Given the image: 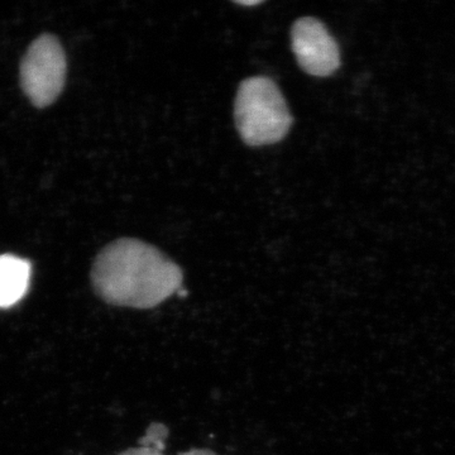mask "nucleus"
I'll list each match as a JSON object with an SVG mask.
<instances>
[{"mask_svg":"<svg viewBox=\"0 0 455 455\" xmlns=\"http://www.w3.org/2000/svg\"><path fill=\"white\" fill-rule=\"evenodd\" d=\"M92 283L113 307L154 309L181 289V267L155 245L134 238L108 244L92 263Z\"/></svg>","mask_w":455,"mask_h":455,"instance_id":"nucleus-1","label":"nucleus"},{"mask_svg":"<svg viewBox=\"0 0 455 455\" xmlns=\"http://www.w3.org/2000/svg\"><path fill=\"white\" fill-rule=\"evenodd\" d=\"M235 122L245 145L260 147L283 140L293 118L277 84L267 76H252L236 90Z\"/></svg>","mask_w":455,"mask_h":455,"instance_id":"nucleus-2","label":"nucleus"},{"mask_svg":"<svg viewBox=\"0 0 455 455\" xmlns=\"http://www.w3.org/2000/svg\"><path fill=\"white\" fill-rule=\"evenodd\" d=\"M66 68L64 49L56 37L42 35L33 42L20 64V85L33 106L49 107L59 98Z\"/></svg>","mask_w":455,"mask_h":455,"instance_id":"nucleus-3","label":"nucleus"},{"mask_svg":"<svg viewBox=\"0 0 455 455\" xmlns=\"http://www.w3.org/2000/svg\"><path fill=\"white\" fill-rule=\"evenodd\" d=\"M291 47L301 70L311 76H331L339 68V46L317 18H299L293 23Z\"/></svg>","mask_w":455,"mask_h":455,"instance_id":"nucleus-4","label":"nucleus"},{"mask_svg":"<svg viewBox=\"0 0 455 455\" xmlns=\"http://www.w3.org/2000/svg\"><path fill=\"white\" fill-rule=\"evenodd\" d=\"M31 276L29 260L13 254L0 256V309L14 307L25 298Z\"/></svg>","mask_w":455,"mask_h":455,"instance_id":"nucleus-5","label":"nucleus"},{"mask_svg":"<svg viewBox=\"0 0 455 455\" xmlns=\"http://www.w3.org/2000/svg\"><path fill=\"white\" fill-rule=\"evenodd\" d=\"M167 436L169 429L164 424H152L140 440V447L155 449L163 453Z\"/></svg>","mask_w":455,"mask_h":455,"instance_id":"nucleus-6","label":"nucleus"},{"mask_svg":"<svg viewBox=\"0 0 455 455\" xmlns=\"http://www.w3.org/2000/svg\"><path fill=\"white\" fill-rule=\"evenodd\" d=\"M118 455H164L161 453V451H155V449L145 448V447H136L130 448L127 451H122Z\"/></svg>","mask_w":455,"mask_h":455,"instance_id":"nucleus-7","label":"nucleus"},{"mask_svg":"<svg viewBox=\"0 0 455 455\" xmlns=\"http://www.w3.org/2000/svg\"><path fill=\"white\" fill-rule=\"evenodd\" d=\"M179 455H218L214 451H209V449H191V451H185Z\"/></svg>","mask_w":455,"mask_h":455,"instance_id":"nucleus-8","label":"nucleus"},{"mask_svg":"<svg viewBox=\"0 0 455 455\" xmlns=\"http://www.w3.org/2000/svg\"><path fill=\"white\" fill-rule=\"evenodd\" d=\"M236 4L243 5V7H254V5L260 4V0H252V2H245V0H241V2H235Z\"/></svg>","mask_w":455,"mask_h":455,"instance_id":"nucleus-9","label":"nucleus"}]
</instances>
